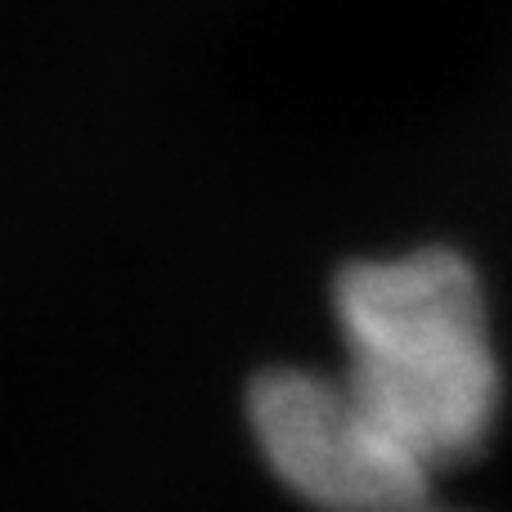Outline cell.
<instances>
[{
    "label": "cell",
    "mask_w": 512,
    "mask_h": 512,
    "mask_svg": "<svg viewBox=\"0 0 512 512\" xmlns=\"http://www.w3.org/2000/svg\"><path fill=\"white\" fill-rule=\"evenodd\" d=\"M346 378L432 472L486 445L499 414V355L481 279L459 252L360 261L337 279Z\"/></svg>",
    "instance_id": "cell-1"
},
{
    "label": "cell",
    "mask_w": 512,
    "mask_h": 512,
    "mask_svg": "<svg viewBox=\"0 0 512 512\" xmlns=\"http://www.w3.org/2000/svg\"><path fill=\"white\" fill-rule=\"evenodd\" d=\"M265 468L319 512H418L432 468L373 414L346 373L270 369L248 396Z\"/></svg>",
    "instance_id": "cell-2"
}]
</instances>
